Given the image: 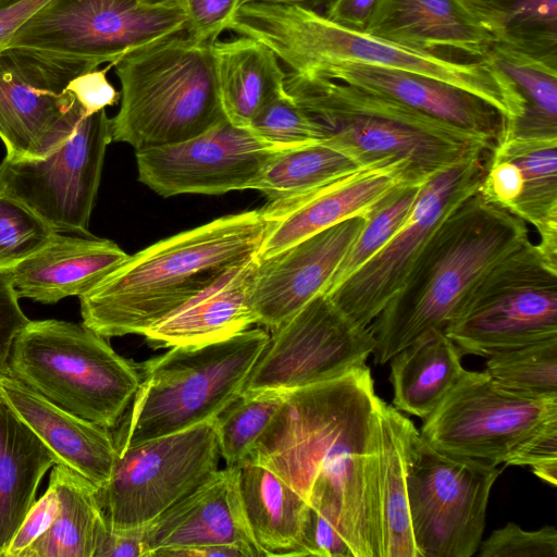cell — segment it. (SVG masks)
<instances>
[{
	"instance_id": "7bdbcfd3",
	"label": "cell",
	"mask_w": 557,
	"mask_h": 557,
	"mask_svg": "<svg viewBox=\"0 0 557 557\" xmlns=\"http://www.w3.org/2000/svg\"><path fill=\"white\" fill-rule=\"evenodd\" d=\"M181 3L186 16V35L212 44L226 30L240 0H181Z\"/></svg>"
},
{
	"instance_id": "4fadbf2b",
	"label": "cell",
	"mask_w": 557,
	"mask_h": 557,
	"mask_svg": "<svg viewBox=\"0 0 557 557\" xmlns=\"http://www.w3.org/2000/svg\"><path fill=\"white\" fill-rule=\"evenodd\" d=\"M97 499L113 529H141L189 494L219 465L213 420L116 449Z\"/></svg>"
},
{
	"instance_id": "f5cc1de1",
	"label": "cell",
	"mask_w": 557,
	"mask_h": 557,
	"mask_svg": "<svg viewBox=\"0 0 557 557\" xmlns=\"http://www.w3.org/2000/svg\"><path fill=\"white\" fill-rule=\"evenodd\" d=\"M153 556L165 557H250L249 553L238 545H206L193 547H180L162 549L154 553Z\"/></svg>"
},
{
	"instance_id": "52a82bcc",
	"label": "cell",
	"mask_w": 557,
	"mask_h": 557,
	"mask_svg": "<svg viewBox=\"0 0 557 557\" xmlns=\"http://www.w3.org/2000/svg\"><path fill=\"white\" fill-rule=\"evenodd\" d=\"M269 337L250 327L215 343L170 347L137 364L140 382L116 449L213 420L242 393Z\"/></svg>"
},
{
	"instance_id": "9a60e30c",
	"label": "cell",
	"mask_w": 557,
	"mask_h": 557,
	"mask_svg": "<svg viewBox=\"0 0 557 557\" xmlns=\"http://www.w3.org/2000/svg\"><path fill=\"white\" fill-rule=\"evenodd\" d=\"M490 151H479L422 183L399 231L326 295L356 324L368 327L399 290L412 262L442 219L482 183Z\"/></svg>"
},
{
	"instance_id": "ab89813d",
	"label": "cell",
	"mask_w": 557,
	"mask_h": 557,
	"mask_svg": "<svg viewBox=\"0 0 557 557\" xmlns=\"http://www.w3.org/2000/svg\"><path fill=\"white\" fill-rule=\"evenodd\" d=\"M58 232L15 199L0 195V272L47 245Z\"/></svg>"
},
{
	"instance_id": "c3c4849f",
	"label": "cell",
	"mask_w": 557,
	"mask_h": 557,
	"mask_svg": "<svg viewBox=\"0 0 557 557\" xmlns=\"http://www.w3.org/2000/svg\"><path fill=\"white\" fill-rule=\"evenodd\" d=\"M95 69L74 77L67 89L74 95L88 115L114 106L120 100V92L108 81L107 73L113 66Z\"/></svg>"
},
{
	"instance_id": "3957f363",
	"label": "cell",
	"mask_w": 557,
	"mask_h": 557,
	"mask_svg": "<svg viewBox=\"0 0 557 557\" xmlns=\"http://www.w3.org/2000/svg\"><path fill=\"white\" fill-rule=\"evenodd\" d=\"M480 186L442 219L399 290L369 325L377 364L444 332L481 275L530 239L528 224L490 200Z\"/></svg>"
},
{
	"instance_id": "11a10c76",
	"label": "cell",
	"mask_w": 557,
	"mask_h": 557,
	"mask_svg": "<svg viewBox=\"0 0 557 557\" xmlns=\"http://www.w3.org/2000/svg\"><path fill=\"white\" fill-rule=\"evenodd\" d=\"M139 1L147 3V4H163V3H169V2L177 1V0H139Z\"/></svg>"
},
{
	"instance_id": "4dcf8cb0",
	"label": "cell",
	"mask_w": 557,
	"mask_h": 557,
	"mask_svg": "<svg viewBox=\"0 0 557 557\" xmlns=\"http://www.w3.org/2000/svg\"><path fill=\"white\" fill-rule=\"evenodd\" d=\"M238 468L246 517L263 556H298L309 505L264 466L245 460Z\"/></svg>"
},
{
	"instance_id": "cb8c5ba5",
	"label": "cell",
	"mask_w": 557,
	"mask_h": 557,
	"mask_svg": "<svg viewBox=\"0 0 557 557\" xmlns=\"http://www.w3.org/2000/svg\"><path fill=\"white\" fill-rule=\"evenodd\" d=\"M128 256L110 239L58 232L37 252L2 273L18 298L55 304L69 296L85 295Z\"/></svg>"
},
{
	"instance_id": "5b68a950",
	"label": "cell",
	"mask_w": 557,
	"mask_h": 557,
	"mask_svg": "<svg viewBox=\"0 0 557 557\" xmlns=\"http://www.w3.org/2000/svg\"><path fill=\"white\" fill-rule=\"evenodd\" d=\"M226 30L263 44L296 73L312 75L339 63L412 72L476 95L497 109L506 124L512 119L506 95L480 60L459 61L404 47L366 32L346 28L314 10L296 5L240 4Z\"/></svg>"
},
{
	"instance_id": "d590c367",
	"label": "cell",
	"mask_w": 557,
	"mask_h": 557,
	"mask_svg": "<svg viewBox=\"0 0 557 557\" xmlns=\"http://www.w3.org/2000/svg\"><path fill=\"white\" fill-rule=\"evenodd\" d=\"M360 169L343 150L326 141H315L277 151L264 166L255 189L268 201H281L314 191Z\"/></svg>"
},
{
	"instance_id": "ffe728a7",
	"label": "cell",
	"mask_w": 557,
	"mask_h": 557,
	"mask_svg": "<svg viewBox=\"0 0 557 557\" xmlns=\"http://www.w3.org/2000/svg\"><path fill=\"white\" fill-rule=\"evenodd\" d=\"M400 183H414L408 166L387 162L362 168L299 197L268 201L260 210L269 228L256 257L274 255L346 219L367 216Z\"/></svg>"
},
{
	"instance_id": "816d5d0a",
	"label": "cell",
	"mask_w": 557,
	"mask_h": 557,
	"mask_svg": "<svg viewBox=\"0 0 557 557\" xmlns=\"http://www.w3.org/2000/svg\"><path fill=\"white\" fill-rule=\"evenodd\" d=\"M379 0H334L325 16L346 28L364 32Z\"/></svg>"
},
{
	"instance_id": "f35d334b",
	"label": "cell",
	"mask_w": 557,
	"mask_h": 557,
	"mask_svg": "<svg viewBox=\"0 0 557 557\" xmlns=\"http://www.w3.org/2000/svg\"><path fill=\"white\" fill-rule=\"evenodd\" d=\"M485 371L499 385L527 395H557V337L487 356Z\"/></svg>"
},
{
	"instance_id": "7a4b0ae2",
	"label": "cell",
	"mask_w": 557,
	"mask_h": 557,
	"mask_svg": "<svg viewBox=\"0 0 557 557\" xmlns=\"http://www.w3.org/2000/svg\"><path fill=\"white\" fill-rule=\"evenodd\" d=\"M269 222L260 209L226 214L161 239L79 297L83 323L109 338L143 333L231 267L256 257Z\"/></svg>"
},
{
	"instance_id": "74e56055",
	"label": "cell",
	"mask_w": 557,
	"mask_h": 557,
	"mask_svg": "<svg viewBox=\"0 0 557 557\" xmlns=\"http://www.w3.org/2000/svg\"><path fill=\"white\" fill-rule=\"evenodd\" d=\"M422 184L400 183L367 214L358 237L338 265L327 292L375 255L406 223Z\"/></svg>"
},
{
	"instance_id": "681fc988",
	"label": "cell",
	"mask_w": 557,
	"mask_h": 557,
	"mask_svg": "<svg viewBox=\"0 0 557 557\" xmlns=\"http://www.w3.org/2000/svg\"><path fill=\"white\" fill-rule=\"evenodd\" d=\"M92 557H148L141 529H113L101 525Z\"/></svg>"
},
{
	"instance_id": "e0dca14e",
	"label": "cell",
	"mask_w": 557,
	"mask_h": 557,
	"mask_svg": "<svg viewBox=\"0 0 557 557\" xmlns=\"http://www.w3.org/2000/svg\"><path fill=\"white\" fill-rule=\"evenodd\" d=\"M373 348L369 326L356 324L320 294L272 330L242 392H289L329 381L366 366Z\"/></svg>"
},
{
	"instance_id": "5bb4252c",
	"label": "cell",
	"mask_w": 557,
	"mask_h": 557,
	"mask_svg": "<svg viewBox=\"0 0 557 557\" xmlns=\"http://www.w3.org/2000/svg\"><path fill=\"white\" fill-rule=\"evenodd\" d=\"M111 141L106 109L85 115L73 135L47 157L4 158L0 195L17 200L57 232L90 236V215Z\"/></svg>"
},
{
	"instance_id": "7dc6e473",
	"label": "cell",
	"mask_w": 557,
	"mask_h": 557,
	"mask_svg": "<svg viewBox=\"0 0 557 557\" xmlns=\"http://www.w3.org/2000/svg\"><path fill=\"white\" fill-rule=\"evenodd\" d=\"M9 278L0 272V379L10 376L9 359L13 343L29 322Z\"/></svg>"
},
{
	"instance_id": "d6986e66",
	"label": "cell",
	"mask_w": 557,
	"mask_h": 557,
	"mask_svg": "<svg viewBox=\"0 0 557 557\" xmlns=\"http://www.w3.org/2000/svg\"><path fill=\"white\" fill-rule=\"evenodd\" d=\"M366 216L356 215L256 261L249 305L256 324L274 330L325 294Z\"/></svg>"
},
{
	"instance_id": "f546056e",
	"label": "cell",
	"mask_w": 557,
	"mask_h": 557,
	"mask_svg": "<svg viewBox=\"0 0 557 557\" xmlns=\"http://www.w3.org/2000/svg\"><path fill=\"white\" fill-rule=\"evenodd\" d=\"M59 458L0 398V557Z\"/></svg>"
},
{
	"instance_id": "b9f144b4",
	"label": "cell",
	"mask_w": 557,
	"mask_h": 557,
	"mask_svg": "<svg viewBox=\"0 0 557 557\" xmlns=\"http://www.w3.org/2000/svg\"><path fill=\"white\" fill-rule=\"evenodd\" d=\"M479 548L480 557H557V531L553 525L525 531L509 522L494 530Z\"/></svg>"
},
{
	"instance_id": "ba28073f",
	"label": "cell",
	"mask_w": 557,
	"mask_h": 557,
	"mask_svg": "<svg viewBox=\"0 0 557 557\" xmlns=\"http://www.w3.org/2000/svg\"><path fill=\"white\" fill-rule=\"evenodd\" d=\"M10 376L72 414L116 426L137 392L140 374L106 337L83 322L26 324L9 359Z\"/></svg>"
},
{
	"instance_id": "f6af8a7d",
	"label": "cell",
	"mask_w": 557,
	"mask_h": 557,
	"mask_svg": "<svg viewBox=\"0 0 557 557\" xmlns=\"http://www.w3.org/2000/svg\"><path fill=\"white\" fill-rule=\"evenodd\" d=\"M298 556L355 557L349 544L333 523L310 506Z\"/></svg>"
},
{
	"instance_id": "ee69618b",
	"label": "cell",
	"mask_w": 557,
	"mask_h": 557,
	"mask_svg": "<svg viewBox=\"0 0 557 557\" xmlns=\"http://www.w3.org/2000/svg\"><path fill=\"white\" fill-rule=\"evenodd\" d=\"M506 465L530 466L536 476L556 486L557 421L546 424L530 437Z\"/></svg>"
},
{
	"instance_id": "44dd1931",
	"label": "cell",
	"mask_w": 557,
	"mask_h": 557,
	"mask_svg": "<svg viewBox=\"0 0 557 557\" xmlns=\"http://www.w3.org/2000/svg\"><path fill=\"white\" fill-rule=\"evenodd\" d=\"M482 193L539 233L557 261V138L502 139L486 161Z\"/></svg>"
},
{
	"instance_id": "ac0fdd59",
	"label": "cell",
	"mask_w": 557,
	"mask_h": 557,
	"mask_svg": "<svg viewBox=\"0 0 557 557\" xmlns=\"http://www.w3.org/2000/svg\"><path fill=\"white\" fill-rule=\"evenodd\" d=\"M277 151L225 120L189 139L135 151L137 177L165 198L255 189Z\"/></svg>"
},
{
	"instance_id": "603a6c76",
	"label": "cell",
	"mask_w": 557,
	"mask_h": 557,
	"mask_svg": "<svg viewBox=\"0 0 557 557\" xmlns=\"http://www.w3.org/2000/svg\"><path fill=\"white\" fill-rule=\"evenodd\" d=\"M312 75L392 99L470 133L493 148L504 136L506 120L497 109L476 95L436 78L356 63L329 65Z\"/></svg>"
},
{
	"instance_id": "db71d44e",
	"label": "cell",
	"mask_w": 557,
	"mask_h": 557,
	"mask_svg": "<svg viewBox=\"0 0 557 557\" xmlns=\"http://www.w3.org/2000/svg\"><path fill=\"white\" fill-rule=\"evenodd\" d=\"M334 0H240V4L245 3H273L301 7L308 10H317L318 8H327ZM239 4V5H240Z\"/></svg>"
},
{
	"instance_id": "9c48e42d",
	"label": "cell",
	"mask_w": 557,
	"mask_h": 557,
	"mask_svg": "<svg viewBox=\"0 0 557 557\" xmlns=\"http://www.w3.org/2000/svg\"><path fill=\"white\" fill-rule=\"evenodd\" d=\"M444 332L482 357L557 337V261L527 240L481 275Z\"/></svg>"
},
{
	"instance_id": "7402d4cb",
	"label": "cell",
	"mask_w": 557,
	"mask_h": 557,
	"mask_svg": "<svg viewBox=\"0 0 557 557\" xmlns=\"http://www.w3.org/2000/svg\"><path fill=\"white\" fill-rule=\"evenodd\" d=\"M148 557L162 549L238 545L263 556L251 533L239 487V468L215 470L185 497L144 528Z\"/></svg>"
},
{
	"instance_id": "30bf717a",
	"label": "cell",
	"mask_w": 557,
	"mask_h": 557,
	"mask_svg": "<svg viewBox=\"0 0 557 557\" xmlns=\"http://www.w3.org/2000/svg\"><path fill=\"white\" fill-rule=\"evenodd\" d=\"M181 0L147 4L139 0H50L15 33L8 47L95 67L183 33Z\"/></svg>"
},
{
	"instance_id": "2e32d148",
	"label": "cell",
	"mask_w": 557,
	"mask_h": 557,
	"mask_svg": "<svg viewBox=\"0 0 557 557\" xmlns=\"http://www.w3.org/2000/svg\"><path fill=\"white\" fill-rule=\"evenodd\" d=\"M88 63L7 47L0 51V138L8 159H42L88 115L66 88Z\"/></svg>"
},
{
	"instance_id": "60d3db41",
	"label": "cell",
	"mask_w": 557,
	"mask_h": 557,
	"mask_svg": "<svg viewBox=\"0 0 557 557\" xmlns=\"http://www.w3.org/2000/svg\"><path fill=\"white\" fill-rule=\"evenodd\" d=\"M247 128L260 140L280 150L322 141L315 125L286 91L265 104Z\"/></svg>"
},
{
	"instance_id": "f1b7e54d",
	"label": "cell",
	"mask_w": 557,
	"mask_h": 557,
	"mask_svg": "<svg viewBox=\"0 0 557 557\" xmlns=\"http://www.w3.org/2000/svg\"><path fill=\"white\" fill-rule=\"evenodd\" d=\"M221 104L226 120L247 127L255 115L285 91L286 72L263 44L240 36L211 44Z\"/></svg>"
},
{
	"instance_id": "8992f818",
	"label": "cell",
	"mask_w": 557,
	"mask_h": 557,
	"mask_svg": "<svg viewBox=\"0 0 557 557\" xmlns=\"http://www.w3.org/2000/svg\"><path fill=\"white\" fill-rule=\"evenodd\" d=\"M121 104L112 141L135 151L176 144L226 120L211 44L185 32L135 49L115 63Z\"/></svg>"
},
{
	"instance_id": "d6a6232c",
	"label": "cell",
	"mask_w": 557,
	"mask_h": 557,
	"mask_svg": "<svg viewBox=\"0 0 557 557\" xmlns=\"http://www.w3.org/2000/svg\"><path fill=\"white\" fill-rule=\"evenodd\" d=\"M49 484L59 497V511L50 528L21 557H92L106 518L97 486L73 468L57 463Z\"/></svg>"
},
{
	"instance_id": "83f0119b",
	"label": "cell",
	"mask_w": 557,
	"mask_h": 557,
	"mask_svg": "<svg viewBox=\"0 0 557 557\" xmlns=\"http://www.w3.org/2000/svg\"><path fill=\"white\" fill-rule=\"evenodd\" d=\"M480 60L506 95L507 138H557V69L492 42Z\"/></svg>"
},
{
	"instance_id": "bcb514c9",
	"label": "cell",
	"mask_w": 557,
	"mask_h": 557,
	"mask_svg": "<svg viewBox=\"0 0 557 557\" xmlns=\"http://www.w3.org/2000/svg\"><path fill=\"white\" fill-rule=\"evenodd\" d=\"M58 511L59 497L54 487L49 484L44 496L35 500L28 510L2 557H21L50 528Z\"/></svg>"
},
{
	"instance_id": "484cf974",
	"label": "cell",
	"mask_w": 557,
	"mask_h": 557,
	"mask_svg": "<svg viewBox=\"0 0 557 557\" xmlns=\"http://www.w3.org/2000/svg\"><path fill=\"white\" fill-rule=\"evenodd\" d=\"M0 398L64 463L101 487L116 457L109 429L72 414L12 376L0 379Z\"/></svg>"
},
{
	"instance_id": "7c38bea8",
	"label": "cell",
	"mask_w": 557,
	"mask_h": 557,
	"mask_svg": "<svg viewBox=\"0 0 557 557\" xmlns=\"http://www.w3.org/2000/svg\"><path fill=\"white\" fill-rule=\"evenodd\" d=\"M554 421L557 395L521 394L499 385L486 371L465 370L423 419L419 433L437 451L498 466Z\"/></svg>"
},
{
	"instance_id": "277c9868",
	"label": "cell",
	"mask_w": 557,
	"mask_h": 557,
	"mask_svg": "<svg viewBox=\"0 0 557 557\" xmlns=\"http://www.w3.org/2000/svg\"><path fill=\"white\" fill-rule=\"evenodd\" d=\"M284 89L322 141L362 168L403 162L412 180L423 183L473 153L494 149L470 133L343 82L288 71Z\"/></svg>"
},
{
	"instance_id": "4316f807",
	"label": "cell",
	"mask_w": 557,
	"mask_h": 557,
	"mask_svg": "<svg viewBox=\"0 0 557 557\" xmlns=\"http://www.w3.org/2000/svg\"><path fill=\"white\" fill-rule=\"evenodd\" d=\"M364 32L411 49H453L475 60L494 42L463 0H379Z\"/></svg>"
},
{
	"instance_id": "d4e9b609",
	"label": "cell",
	"mask_w": 557,
	"mask_h": 557,
	"mask_svg": "<svg viewBox=\"0 0 557 557\" xmlns=\"http://www.w3.org/2000/svg\"><path fill=\"white\" fill-rule=\"evenodd\" d=\"M257 257L228 268L143 336L153 349L224 341L256 324L249 292Z\"/></svg>"
},
{
	"instance_id": "836d02e7",
	"label": "cell",
	"mask_w": 557,
	"mask_h": 557,
	"mask_svg": "<svg viewBox=\"0 0 557 557\" xmlns=\"http://www.w3.org/2000/svg\"><path fill=\"white\" fill-rule=\"evenodd\" d=\"M413 423L384 400L381 406L380 511L383 557H420L407 490V450Z\"/></svg>"
},
{
	"instance_id": "1f68e13d",
	"label": "cell",
	"mask_w": 557,
	"mask_h": 557,
	"mask_svg": "<svg viewBox=\"0 0 557 557\" xmlns=\"http://www.w3.org/2000/svg\"><path fill=\"white\" fill-rule=\"evenodd\" d=\"M461 352L445 332H433L395 354L391 360L394 407L426 418L459 380Z\"/></svg>"
},
{
	"instance_id": "8d00e7d4",
	"label": "cell",
	"mask_w": 557,
	"mask_h": 557,
	"mask_svg": "<svg viewBox=\"0 0 557 557\" xmlns=\"http://www.w3.org/2000/svg\"><path fill=\"white\" fill-rule=\"evenodd\" d=\"M287 392H242L214 419L220 456L226 466L244 462L280 411Z\"/></svg>"
},
{
	"instance_id": "e575fe53",
	"label": "cell",
	"mask_w": 557,
	"mask_h": 557,
	"mask_svg": "<svg viewBox=\"0 0 557 557\" xmlns=\"http://www.w3.org/2000/svg\"><path fill=\"white\" fill-rule=\"evenodd\" d=\"M495 44L557 69V0H463Z\"/></svg>"
},
{
	"instance_id": "f907efd6",
	"label": "cell",
	"mask_w": 557,
	"mask_h": 557,
	"mask_svg": "<svg viewBox=\"0 0 557 557\" xmlns=\"http://www.w3.org/2000/svg\"><path fill=\"white\" fill-rule=\"evenodd\" d=\"M50 0H0V51L21 26Z\"/></svg>"
},
{
	"instance_id": "6da1fadb",
	"label": "cell",
	"mask_w": 557,
	"mask_h": 557,
	"mask_svg": "<svg viewBox=\"0 0 557 557\" xmlns=\"http://www.w3.org/2000/svg\"><path fill=\"white\" fill-rule=\"evenodd\" d=\"M370 369L287 392L246 460L329 519L355 557H383L381 406Z\"/></svg>"
},
{
	"instance_id": "8fae6325",
	"label": "cell",
	"mask_w": 557,
	"mask_h": 557,
	"mask_svg": "<svg viewBox=\"0 0 557 557\" xmlns=\"http://www.w3.org/2000/svg\"><path fill=\"white\" fill-rule=\"evenodd\" d=\"M502 470L431 447L413 426L407 450L410 521L420 557H471L479 549Z\"/></svg>"
}]
</instances>
